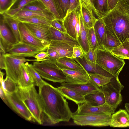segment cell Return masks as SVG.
Returning a JSON list of instances; mask_svg holds the SVG:
<instances>
[{"instance_id":"4fadbf2b","label":"cell","mask_w":129,"mask_h":129,"mask_svg":"<svg viewBox=\"0 0 129 129\" xmlns=\"http://www.w3.org/2000/svg\"><path fill=\"white\" fill-rule=\"evenodd\" d=\"M61 69L66 76V82L72 84H84L91 80L88 73L85 69L81 70Z\"/></svg>"},{"instance_id":"3957f363","label":"cell","mask_w":129,"mask_h":129,"mask_svg":"<svg viewBox=\"0 0 129 129\" xmlns=\"http://www.w3.org/2000/svg\"><path fill=\"white\" fill-rule=\"evenodd\" d=\"M96 63L116 77L125 64L123 59L113 54L110 51L99 46L96 49Z\"/></svg>"},{"instance_id":"603a6c76","label":"cell","mask_w":129,"mask_h":129,"mask_svg":"<svg viewBox=\"0 0 129 129\" xmlns=\"http://www.w3.org/2000/svg\"><path fill=\"white\" fill-rule=\"evenodd\" d=\"M57 64L61 69L81 70L84 69L83 66L75 58L64 57L56 60Z\"/></svg>"},{"instance_id":"ab89813d","label":"cell","mask_w":129,"mask_h":129,"mask_svg":"<svg viewBox=\"0 0 129 129\" xmlns=\"http://www.w3.org/2000/svg\"><path fill=\"white\" fill-rule=\"evenodd\" d=\"M61 19L66 16L69 8V0H54Z\"/></svg>"},{"instance_id":"7c38bea8","label":"cell","mask_w":129,"mask_h":129,"mask_svg":"<svg viewBox=\"0 0 129 129\" xmlns=\"http://www.w3.org/2000/svg\"><path fill=\"white\" fill-rule=\"evenodd\" d=\"M78 105L76 111L74 113L76 114L83 115L87 114L105 113L111 115L114 113L115 110L106 103L101 105L93 106L86 103Z\"/></svg>"},{"instance_id":"30bf717a","label":"cell","mask_w":129,"mask_h":129,"mask_svg":"<svg viewBox=\"0 0 129 129\" xmlns=\"http://www.w3.org/2000/svg\"><path fill=\"white\" fill-rule=\"evenodd\" d=\"M44 50L25 43H16L6 52L16 56L24 57H34L37 54Z\"/></svg>"},{"instance_id":"277c9868","label":"cell","mask_w":129,"mask_h":129,"mask_svg":"<svg viewBox=\"0 0 129 129\" xmlns=\"http://www.w3.org/2000/svg\"><path fill=\"white\" fill-rule=\"evenodd\" d=\"M35 86L33 85L24 88L18 86V91L21 98L31 113L33 119L41 124L42 109L39 93Z\"/></svg>"},{"instance_id":"f1b7e54d","label":"cell","mask_w":129,"mask_h":129,"mask_svg":"<svg viewBox=\"0 0 129 129\" xmlns=\"http://www.w3.org/2000/svg\"><path fill=\"white\" fill-rule=\"evenodd\" d=\"M4 74L3 72L0 71V85L5 93L12 94L16 91L18 89L16 83L8 77H6L4 79L3 76Z\"/></svg>"},{"instance_id":"d6a6232c","label":"cell","mask_w":129,"mask_h":129,"mask_svg":"<svg viewBox=\"0 0 129 129\" xmlns=\"http://www.w3.org/2000/svg\"><path fill=\"white\" fill-rule=\"evenodd\" d=\"M99 46H102L105 33V27L102 18H98L93 27Z\"/></svg>"},{"instance_id":"f6af8a7d","label":"cell","mask_w":129,"mask_h":129,"mask_svg":"<svg viewBox=\"0 0 129 129\" xmlns=\"http://www.w3.org/2000/svg\"><path fill=\"white\" fill-rule=\"evenodd\" d=\"M85 57L89 61L95 63H96V49L94 50L90 47L88 51L84 54Z\"/></svg>"},{"instance_id":"8d00e7d4","label":"cell","mask_w":129,"mask_h":129,"mask_svg":"<svg viewBox=\"0 0 129 129\" xmlns=\"http://www.w3.org/2000/svg\"><path fill=\"white\" fill-rule=\"evenodd\" d=\"M93 3L101 18L110 10L107 0H93Z\"/></svg>"},{"instance_id":"4316f807","label":"cell","mask_w":129,"mask_h":129,"mask_svg":"<svg viewBox=\"0 0 129 129\" xmlns=\"http://www.w3.org/2000/svg\"><path fill=\"white\" fill-rule=\"evenodd\" d=\"M86 103L93 106L101 105L106 103L104 95L101 90L89 93L84 96Z\"/></svg>"},{"instance_id":"7bdbcfd3","label":"cell","mask_w":129,"mask_h":129,"mask_svg":"<svg viewBox=\"0 0 129 129\" xmlns=\"http://www.w3.org/2000/svg\"><path fill=\"white\" fill-rule=\"evenodd\" d=\"M51 26L61 31L66 33L62 20L54 19L51 22Z\"/></svg>"},{"instance_id":"d590c367","label":"cell","mask_w":129,"mask_h":129,"mask_svg":"<svg viewBox=\"0 0 129 129\" xmlns=\"http://www.w3.org/2000/svg\"><path fill=\"white\" fill-rule=\"evenodd\" d=\"M35 0H17L8 11L3 14L7 16H13L21 10L26 5Z\"/></svg>"},{"instance_id":"ee69618b","label":"cell","mask_w":129,"mask_h":129,"mask_svg":"<svg viewBox=\"0 0 129 129\" xmlns=\"http://www.w3.org/2000/svg\"><path fill=\"white\" fill-rule=\"evenodd\" d=\"M13 0H0V13L3 14L6 12L11 5Z\"/></svg>"},{"instance_id":"db71d44e","label":"cell","mask_w":129,"mask_h":129,"mask_svg":"<svg viewBox=\"0 0 129 129\" xmlns=\"http://www.w3.org/2000/svg\"><path fill=\"white\" fill-rule=\"evenodd\" d=\"M89 1L92 6L93 12L94 14L97 16L98 18H101L100 15L94 6L93 3V0H89Z\"/></svg>"},{"instance_id":"11a10c76","label":"cell","mask_w":129,"mask_h":129,"mask_svg":"<svg viewBox=\"0 0 129 129\" xmlns=\"http://www.w3.org/2000/svg\"><path fill=\"white\" fill-rule=\"evenodd\" d=\"M81 1L84 2L86 5L89 7L93 11L92 6L89 0H81Z\"/></svg>"},{"instance_id":"44dd1931","label":"cell","mask_w":129,"mask_h":129,"mask_svg":"<svg viewBox=\"0 0 129 129\" xmlns=\"http://www.w3.org/2000/svg\"><path fill=\"white\" fill-rule=\"evenodd\" d=\"M77 11L67 13L63 20L66 33L72 38L76 40L75 27L77 21Z\"/></svg>"},{"instance_id":"52a82bcc","label":"cell","mask_w":129,"mask_h":129,"mask_svg":"<svg viewBox=\"0 0 129 129\" xmlns=\"http://www.w3.org/2000/svg\"><path fill=\"white\" fill-rule=\"evenodd\" d=\"M111 115L105 113L80 115L72 113L71 118L78 125L103 126H109Z\"/></svg>"},{"instance_id":"bcb514c9","label":"cell","mask_w":129,"mask_h":129,"mask_svg":"<svg viewBox=\"0 0 129 129\" xmlns=\"http://www.w3.org/2000/svg\"><path fill=\"white\" fill-rule=\"evenodd\" d=\"M70 6L67 12L76 11L80 8L81 0H69Z\"/></svg>"},{"instance_id":"f546056e","label":"cell","mask_w":129,"mask_h":129,"mask_svg":"<svg viewBox=\"0 0 129 129\" xmlns=\"http://www.w3.org/2000/svg\"><path fill=\"white\" fill-rule=\"evenodd\" d=\"M105 29V33L102 46L105 49L111 51L114 48L119 45L121 43L106 27Z\"/></svg>"},{"instance_id":"7dc6e473","label":"cell","mask_w":129,"mask_h":129,"mask_svg":"<svg viewBox=\"0 0 129 129\" xmlns=\"http://www.w3.org/2000/svg\"><path fill=\"white\" fill-rule=\"evenodd\" d=\"M34 58L38 62H42L50 59L49 55L47 52L41 51L35 56Z\"/></svg>"},{"instance_id":"cb8c5ba5","label":"cell","mask_w":129,"mask_h":129,"mask_svg":"<svg viewBox=\"0 0 129 129\" xmlns=\"http://www.w3.org/2000/svg\"><path fill=\"white\" fill-rule=\"evenodd\" d=\"M57 88L65 98L74 102L77 105L86 102L84 96L71 89L62 86Z\"/></svg>"},{"instance_id":"f5cc1de1","label":"cell","mask_w":129,"mask_h":129,"mask_svg":"<svg viewBox=\"0 0 129 129\" xmlns=\"http://www.w3.org/2000/svg\"><path fill=\"white\" fill-rule=\"evenodd\" d=\"M0 69L1 70H5V66L4 57V55L5 54L0 52Z\"/></svg>"},{"instance_id":"680465c9","label":"cell","mask_w":129,"mask_h":129,"mask_svg":"<svg viewBox=\"0 0 129 129\" xmlns=\"http://www.w3.org/2000/svg\"><path fill=\"white\" fill-rule=\"evenodd\" d=\"M17 0H13V1H12V4L11 5V6H10V7H9V9H8V10L7 11H8L9 9H10V8L12 6V5L14 4V3L17 1ZM6 11V12H7Z\"/></svg>"},{"instance_id":"ffe728a7","label":"cell","mask_w":129,"mask_h":129,"mask_svg":"<svg viewBox=\"0 0 129 129\" xmlns=\"http://www.w3.org/2000/svg\"><path fill=\"white\" fill-rule=\"evenodd\" d=\"M56 51L60 58L72 57L73 47L64 42L56 40L51 41L48 47Z\"/></svg>"},{"instance_id":"c3c4849f","label":"cell","mask_w":129,"mask_h":129,"mask_svg":"<svg viewBox=\"0 0 129 129\" xmlns=\"http://www.w3.org/2000/svg\"><path fill=\"white\" fill-rule=\"evenodd\" d=\"M83 50L80 46L73 47L72 57L74 58L80 57L84 55Z\"/></svg>"},{"instance_id":"6f0895ef","label":"cell","mask_w":129,"mask_h":129,"mask_svg":"<svg viewBox=\"0 0 129 129\" xmlns=\"http://www.w3.org/2000/svg\"><path fill=\"white\" fill-rule=\"evenodd\" d=\"M125 107L126 111L129 113V103H126L125 104Z\"/></svg>"},{"instance_id":"91938a15","label":"cell","mask_w":129,"mask_h":129,"mask_svg":"<svg viewBox=\"0 0 129 129\" xmlns=\"http://www.w3.org/2000/svg\"><path fill=\"white\" fill-rule=\"evenodd\" d=\"M127 0V1H128L129 2V0Z\"/></svg>"},{"instance_id":"7a4b0ae2","label":"cell","mask_w":129,"mask_h":129,"mask_svg":"<svg viewBox=\"0 0 129 129\" xmlns=\"http://www.w3.org/2000/svg\"><path fill=\"white\" fill-rule=\"evenodd\" d=\"M105 27L121 43L129 39V2L118 0L115 6L102 17Z\"/></svg>"},{"instance_id":"60d3db41","label":"cell","mask_w":129,"mask_h":129,"mask_svg":"<svg viewBox=\"0 0 129 129\" xmlns=\"http://www.w3.org/2000/svg\"><path fill=\"white\" fill-rule=\"evenodd\" d=\"M39 0L43 4L47 10L53 15L56 19L62 20L54 0Z\"/></svg>"},{"instance_id":"484cf974","label":"cell","mask_w":129,"mask_h":129,"mask_svg":"<svg viewBox=\"0 0 129 129\" xmlns=\"http://www.w3.org/2000/svg\"><path fill=\"white\" fill-rule=\"evenodd\" d=\"M36 16L43 17L51 21L56 19L53 15L49 11L38 12L21 10L14 16L12 17L17 18Z\"/></svg>"},{"instance_id":"7402d4cb","label":"cell","mask_w":129,"mask_h":129,"mask_svg":"<svg viewBox=\"0 0 129 129\" xmlns=\"http://www.w3.org/2000/svg\"><path fill=\"white\" fill-rule=\"evenodd\" d=\"M80 30L77 40L85 54L88 51L90 48L88 38L89 29L86 27L84 24L81 5L80 8Z\"/></svg>"},{"instance_id":"816d5d0a","label":"cell","mask_w":129,"mask_h":129,"mask_svg":"<svg viewBox=\"0 0 129 129\" xmlns=\"http://www.w3.org/2000/svg\"><path fill=\"white\" fill-rule=\"evenodd\" d=\"M118 0H107L109 9L111 10L113 9L117 5Z\"/></svg>"},{"instance_id":"9a60e30c","label":"cell","mask_w":129,"mask_h":129,"mask_svg":"<svg viewBox=\"0 0 129 129\" xmlns=\"http://www.w3.org/2000/svg\"><path fill=\"white\" fill-rule=\"evenodd\" d=\"M61 85L75 91L84 96L100 90L99 87L91 79L90 81L86 83L72 84L65 82L61 83Z\"/></svg>"},{"instance_id":"4dcf8cb0","label":"cell","mask_w":129,"mask_h":129,"mask_svg":"<svg viewBox=\"0 0 129 129\" xmlns=\"http://www.w3.org/2000/svg\"><path fill=\"white\" fill-rule=\"evenodd\" d=\"M17 84L18 87L22 88H27L34 85L31 78L27 71L24 63L21 66L20 75Z\"/></svg>"},{"instance_id":"6da1fadb","label":"cell","mask_w":129,"mask_h":129,"mask_svg":"<svg viewBox=\"0 0 129 129\" xmlns=\"http://www.w3.org/2000/svg\"><path fill=\"white\" fill-rule=\"evenodd\" d=\"M38 93L42 112L50 124L69 121L72 113L66 99L57 88L46 82L39 87Z\"/></svg>"},{"instance_id":"8992f818","label":"cell","mask_w":129,"mask_h":129,"mask_svg":"<svg viewBox=\"0 0 129 129\" xmlns=\"http://www.w3.org/2000/svg\"><path fill=\"white\" fill-rule=\"evenodd\" d=\"M123 88L119 78L114 76L109 83L99 87L104 94L106 103L114 110L122 100L121 92Z\"/></svg>"},{"instance_id":"9c48e42d","label":"cell","mask_w":129,"mask_h":129,"mask_svg":"<svg viewBox=\"0 0 129 129\" xmlns=\"http://www.w3.org/2000/svg\"><path fill=\"white\" fill-rule=\"evenodd\" d=\"M10 107L26 120L30 121L32 116L22 100L18 91L12 93H6Z\"/></svg>"},{"instance_id":"74e56055","label":"cell","mask_w":129,"mask_h":129,"mask_svg":"<svg viewBox=\"0 0 129 129\" xmlns=\"http://www.w3.org/2000/svg\"><path fill=\"white\" fill-rule=\"evenodd\" d=\"M88 74L91 79L99 87L108 83L114 76L108 77L98 74Z\"/></svg>"},{"instance_id":"d6986e66","label":"cell","mask_w":129,"mask_h":129,"mask_svg":"<svg viewBox=\"0 0 129 129\" xmlns=\"http://www.w3.org/2000/svg\"><path fill=\"white\" fill-rule=\"evenodd\" d=\"M50 39L52 40L58 41L67 43L73 47L80 46L77 40L75 39L66 33L61 31L50 26L49 28Z\"/></svg>"},{"instance_id":"f35d334b","label":"cell","mask_w":129,"mask_h":129,"mask_svg":"<svg viewBox=\"0 0 129 129\" xmlns=\"http://www.w3.org/2000/svg\"><path fill=\"white\" fill-rule=\"evenodd\" d=\"M21 10L38 12L49 11L43 4L39 0H36L28 4Z\"/></svg>"},{"instance_id":"5b68a950","label":"cell","mask_w":129,"mask_h":129,"mask_svg":"<svg viewBox=\"0 0 129 129\" xmlns=\"http://www.w3.org/2000/svg\"><path fill=\"white\" fill-rule=\"evenodd\" d=\"M33 65L42 78L55 83L66 82V76L57 65L56 60L50 58L40 62L34 61Z\"/></svg>"},{"instance_id":"1f68e13d","label":"cell","mask_w":129,"mask_h":129,"mask_svg":"<svg viewBox=\"0 0 129 129\" xmlns=\"http://www.w3.org/2000/svg\"><path fill=\"white\" fill-rule=\"evenodd\" d=\"M117 57L123 59L129 60V39L110 51Z\"/></svg>"},{"instance_id":"5bb4252c","label":"cell","mask_w":129,"mask_h":129,"mask_svg":"<svg viewBox=\"0 0 129 129\" xmlns=\"http://www.w3.org/2000/svg\"><path fill=\"white\" fill-rule=\"evenodd\" d=\"M23 23L34 36L49 45L51 41L49 30L50 26L43 24Z\"/></svg>"},{"instance_id":"9f6ffc18","label":"cell","mask_w":129,"mask_h":129,"mask_svg":"<svg viewBox=\"0 0 129 129\" xmlns=\"http://www.w3.org/2000/svg\"><path fill=\"white\" fill-rule=\"evenodd\" d=\"M0 52H1L3 53L4 54H5L6 53V50L1 43V42H0Z\"/></svg>"},{"instance_id":"d4e9b609","label":"cell","mask_w":129,"mask_h":129,"mask_svg":"<svg viewBox=\"0 0 129 129\" xmlns=\"http://www.w3.org/2000/svg\"><path fill=\"white\" fill-rule=\"evenodd\" d=\"M81 7L84 24L89 29L93 27L98 18L95 16L90 8L81 0Z\"/></svg>"},{"instance_id":"8fae6325","label":"cell","mask_w":129,"mask_h":129,"mask_svg":"<svg viewBox=\"0 0 129 129\" xmlns=\"http://www.w3.org/2000/svg\"><path fill=\"white\" fill-rule=\"evenodd\" d=\"M19 27L21 36V43L31 45L45 51L47 50L49 45L34 36L23 23L20 22Z\"/></svg>"},{"instance_id":"681fc988","label":"cell","mask_w":129,"mask_h":129,"mask_svg":"<svg viewBox=\"0 0 129 129\" xmlns=\"http://www.w3.org/2000/svg\"><path fill=\"white\" fill-rule=\"evenodd\" d=\"M46 52L49 54L50 58L52 59L57 60L60 58L58 53L52 49L48 47Z\"/></svg>"},{"instance_id":"836d02e7","label":"cell","mask_w":129,"mask_h":129,"mask_svg":"<svg viewBox=\"0 0 129 129\" xmlns=\"http://www.w3.org/2000/svg\"><path fill=\"white\" fill-rule=\"evenodd\" d=\"M25 64L27 71L31 78L34 85L39 87L46 83L42 79L40 75L34 68L32 64H29L28 62Z\"/></svg>"},{"instance_id":"e575fe53","label":"cell","mask_w":129,"mask_h":129,"mask_svg":"<svg viewBox=\"0 0 129 129\" xmlns=\"http://www.w3.org/2000/svg\"><path fill=\"white\" fill-rule=\"evenodd\" d=\"M14 18L22 23L43 24L49 26H51V21L45 18L41 17L36 16L28 17H18Z\"/></svg>"},{"instance_id":"83f0119b","label":"cell","mask_w":129,"mask_h":129,"mask_svg":"<svg viewBox=\"0 0 129 129\" xmlns=\"http://www.w3.org/2000/svg\"><path fill=\"white\" fill-rule=\"evenodd\" d=\"M3 15L6 23L9 27L17 43L21 42L20 34L19 27L20 22L13 17Z\"/></svg>"},{"instance_id":"ba28073f","label":"cell","mask_w":129,"mask_h":129,"mask_svg":"<svg viewBox=\"0 0 129 129\" xmlns=\"http://www.w3.org/2000/svg\"><path fill=\"white\" fill-rule=\"evenodd\" d=\"M6 77L10 78L17 84L21 74V66L23 63L30 61H37L24 57L6 53L4 55Z\"/></svg>"},{"instance_id":"b9f144b4","label":"cell","mask_w":129,"mask_h":129,"mask_svg":"<svg viewBox=\"0 0 129 129\" xmlns=\"http://www.w3.org/2000/svg\"><path fill=\"white\" fill-rule=\"evenodd\" d=\"M88 38L90 47L92 48L94 50H96L98 47L99 45L93 27L89 29Z\"/></svg>"},{"instance_id":"f907efd6","label":"cell","mask_w":129,"mask_h":129,"mask_svg":"<svg viewBox=\"0 0 129 129\" xmlns=\"http://www.w3.org/2000/svg\"><path fill=\"white\" fill-rule=\"evenodd\" d=\"M0 96L1 98L4 102L7 105L10 107L6 94L4 92L2 87L1 85L0 86Z\"/></svg>"},{"instance_id":"e0dca14e","label":"cell","mask_w":129,"mask_h":129,"mask_svg":"<svg viewBox=\"0 0 129 129\" xmlns=\"http://www.w3.org/2000/svg\"><path fill=\"white\" fill-rule=\"evenodd\" d=\"M75 59L83 66L88 73L98 74L108 77L114 76L96 63L88 60L84 55L80 57Z\"/></svg>"},{"instance_id":"2e32d148","label":"cell","mask_w":129,"mask_h":129,"mask_svg":"<svg viewBox=\"0 0 129 129\" xmlns=\"http://www.w3.org/2000/svg\"><path fill=\"white\" fill-rule=\"evenodd\" d=\"M1 17L0 25V42L1 43L6 52L14 44L17 43L16 40L8 27L2 15Z\"/></svg>"},{"instance_id":"94428289","label":"cell","mask_w":129,"mask_h":129,"mask_svg":"<svg viewBox=\"0 0 129 129\" xmlns=\"http://www.w3.org/2000/svg\"></svg>"},{"instance_id":"ac0fdd59","label":"cell","mask_w":129,"mask_h":129,"mask_svg":"<svg viewBox=\"0 0 129 129\" xmlns=\"http://www.w3.org/2000/svg\"><path fill=\"white\" fill-rule=\"evenodd\" d=\"M109 126L113 127H129V113L124 109H120L111 115Z\"/></svg>"}]
</instances>
